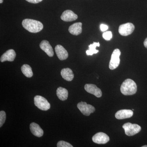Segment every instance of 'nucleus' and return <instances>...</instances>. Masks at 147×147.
Instances as JSON below:
<instances>
[{
    "label": "nucleus",
    "mask_w": 147,
    "mask_h": 147,
    "mask_svg": "<svg viewBox=\"0 0 147 147\" xmlns=\"http://www.w3.org/2000/svg\"><path fill=\"white\" fill-rule=\"evenodd\" d=\"M23 27L28 31L36 33L42 30L43 26L41 22L31 19H25L22 22Z\"/></svg>",
    "instance_id": "nucleus-1"
},
{
    "label": "nucleus",
    "mask_w": 147,
    "mask_h": 147,
    "mask_svg": "<svg viewBox=\"0 0 147 147\" xmlns=\"http://www.w3.org/2000/svg\"><path fill=\"white\" fill-rule=\"evenodd\" d=\"M120 90L121 92L124 95H132L137 92V86L133 80L127 79L122 84Z\"/></svg>",
    "instance_id": "nucleus-2"
},
{
    "label": "nucleus",
    "mask_w": 147,
    "mask_h": 147,
    "mask_svg": "<svg viewBox=\"0 0 147 147\" xmlns=\"http://www.w3.org/2000/svg\"><path fill=\"white\" fill-rule=\"evenodd\" d=\"M125 134L128 136H134L140 132L141 127L137 124H132L130 123H125L123 125Z\"/></svg>",
    "instance_id": "nucleus-3"
},
{
    "label": "nucleus",
    "mask_w": 147,
    "mask_h": 147,
    "mask_svg": "<svg viewBox=\"0 0 147 147\" xmlns=\"http://www.w3.org/2000/svg\"><path fill=\"white\" fill-rule=\"evenodd\" d=\"M35 105L40 110L47 111L50 109V104L47 99L41 96H36L34 98Z\"/></svg>",
    "instance_id": "nucleus-4"
},
{
    "label": "nucleus",
    "mask_w": 147,
    "mask_h": 147,
    "mask_svg": "<svg viewBox=\"0 0 147 147\" xmlns=\"http://www.w3.org/2000/svg\"><path fill=\"white\" fill-rule=\"evenodd\" d=\"M121 54L120 50L118 49H116L113 51L109 63V68L111 70L115 69L119 65Z\"/></svg>",
    "instance_id": "nucleus-5"
},
{
    "label": "nucleus",
    "mask_w": 147,
    "mask_h": 147,
    "mask_svg": "<svg viewBox=\"0 0 147 147\" xmlns=\"http://www.w3.org/2000/svg\"><path fill=\"white\" fill-rule=\"evenodd\" d=\"M77 108L84 115L88 116L95 111V108L92 105L88 104L85 102H81L77 104Z\"/></svg>",
    "instance_id": "nucleus-6"
},
{
    "label": "nucleus",
    "mask_w": 147,
    "mask_h": 147,
    "mask_svg": "<svg viewBox=\"0 0 147 147\" xmlns=\"http://www.w3.org/2000/svg\"><path fill=\"white\" fill-rule=\"evenodd\" d=\"M135 27L131 23H128L122 24L119 27V32L121 35L127 36L134 32Z\"/></svg>",
    "instance_id": "nucleus-7"
},
{
    "label": "nucleus",
    "mask_w": 147,
    "mask_h": 147,
    "mask_svg": "<svg viewBox=\"0 0 147 147\" xmlns=\"http://www.w3.org/2000/svg\"><path fill=\"white\" fill-rule=\"evenodd\" d=\"M92 139L94 143L99 144H106L110 141V138L108 135L102 132H98L95 134Z\"/></svg>",
    "instance_id": "nucleus-8"
},
{
    "label": "nucleus",
    "mask_w": 147,
    "mask_h": 147,
    "mask_svg": "<svg viewBox=\"0 0 147 147\" xmlns=\"http://www.w3.org/2000/svg\"><path fill=\"white\" fill-rule=\"evenodd\" d=\"M84 88L86 91L91 94H93L96 97L99 98L102 96L101 90L94 84H87L85 85Z\"/></svg>",
    "instance_id": "nucleus-9"
},
{
    "label": "nucleus",
    "mask_w": 147,
    "mask_h": 147,
    "mask_svg": "<svg viewBox=\"0 0 147 147\" xmlns=\"http://www.w3.org/2000/svg\"><path fill=\"white\" fill-rule=\"evenodd\" d=\"M61 19L66 22H70L75 21L78 18V16L74 13L72 11L67 10L65 11L61 16Z\"/></svg>",
    "instance_id": "nucleus-10"
},
{
    "label": "nucleus",
    "mask_w": 147,
    "mask_h": 147,
    "mask_svg": "<svg viewBox=\"0 0 147 147\" xmlns=\"http://www.w3.org/2000/svg\"><path fill=\"white\" fill-rule=\"evenodd\" d=\"M55 51L58 58L60 60H64L68 58V54L67 51L62 45H57L55 47Z\"/></svg>",
    "instance_id": "nucleus-11"
},
{
    "label": "nucleus",
    "mask_w": 147,
    "mask_h": 147,
    "mask_svg": "<svg viewBox=\"0 0 147 147\" xmlns=\"http://www.w3.org/2000/svg\"><path fill=\"white\" fill-rule=\"evenodd\" d=\"M40 47L49 57H53L54 56V51L53 47L47 40H42L40 44Z\"/></svg>",
    "instance_id": "nucleus-12"
},
{
    "label": "nucleus",
    "mask_w": 147,
    "mask_h": 147,
    "mask_svg": "<svg viewBox=\"0 0 147 147\" xmlns=\"http://www.w3.org/2000/svg\"><path fill=\"white\" fill-rule=\"evenodd\" d=\"M16 57V54L15 51L12 49L8 50L5 53H4L1 57V62L8 61H13Z\"/></svg>",
    "instance_id": "nucleus-13"
},
{
    "label": "nucleus",
    "mask_w": 147,
    "mask_h": 147,
    "mask_svg": "<svg viewBox=\"0 0 147 147\" xmlns=\"http://www.w3.org/2000/svg\"><path fill=\"white\" fill-rule=\"evenodd\" d=\"M133 115V111L130 110H119L115 114V117L117 119H124L129 118Z\"/></svg>",
    "instance_id": "nucleus-14"
},
{
    "label": "nucleus",
    "mask_w": 147,
    "mask_h": 147,
    "mask_svg": "<svg viewBox=\"0 0 147 147\" xmlns=\"http://www.w3.org/2000/svg\"><path fill=\"white\" fill-rule=\"evenodd\" d=\"M30 129L32 134L37 137H40L43 135V130L38 124L32 123L30 125Z\"/></svg>",
    "instance_id": "nucleus-15"
},
{
    "label": "nucleus",
    "mask_w": 147,
    "mask_h": 147,
    "mask_svg": "<svg viewBox=\"0 0 147 147\" xmlns=\"http://www.w3.org/2000/svg\"><path fill=\"white\" fill-rule=\"evenodd\" d=\"M82 23H76L71 25L68 29L69 32L70 34L74 35H78L82 33Z\"/></svg>",
    "instance_id": "nucleus-16"
},
{
    "label": "nucleus",
    "mask_w": 147,
    "mask_h": 147,
    "mask_svg": "<svg viewBox=\"0 0 147 147\" xmlns=\"http://www.w3.org/2000/svg\"><path fill=\"white\" fill-rule=\"evenodd\" d=\"M61 74L64 79L68 82H71L74 78L73 71L69 68H64L62 69Z\"/></svg>",
    "instance_id": "nucleus-17"
},
{
    "label": "nucleus",
    "mask_w": 147,
    "mask_h": 147,
    "mask_svg": "<svg viewBox=\"0 0 147 147\" xmlns=\"http://www.w3.org/2000/svg\"><path fill=\"white\" fill-rule=\"evenodd\" d=\"M57 95L60 100L64 101L68 98V91L65 88L59 87L57 90Z\"/></svg>",
    "instance_id": "nucleus-18"
},
{
    "label": "nucleus",
    "mask_w": 147,
    "mask_h": 147,
    "mask_svg": "<svg viewBox=\"0 0 147 147\" xmlns=\"http://www.w3.org/2000/svg\"><path fill=\"white\" fill-rule=\"evenodd\" d=\"M22 73L28 78H30L33 75L31 67L28 65L24 64L21 67Z\"/></svg>",
    "instance_id": "nucleus-19"
},
{
    "label": "nucleus",
    "mask_w": 147,
    "mask_h": 147,
    "mask_svg": "<svg viewBox=\"0 0 147 147\" xmlns=\"http://www.w3.org/2000/svg\"><path fill=\"white\" fill-rule=\"evenodd\" d=\"M100 43L99 42H94L92 44H90L89 45V50L86 51L87 55L92 56L94 54H96L99 52L98 50L96 49V47H99Z\"/></svg>",
    "instance_id": "nucleus-20"
},
{
    "label": "nucleus",
    "mask_w": 147,
    "mask_h": 147,
    "mask_svg": "<svg viewBox=\"0 0 147 147\" xmlns=\"http://www.w3.org/2000/svg\"><path fill=\"white\" fill-rule=\"evenodd\" d=\"M6 113L4 111L0 112V127H1L5 122L6 119Z\"/></svg>",
    "instance_id": "nucleus-21"
},
{
    "label": "nucleus",
    "mask_w": 147,
    "mask_h": 147,
    "mask_svg": "<svg viewBox=\"0 0 147 147\" xmlns=\"http://www.w3.org/2000/svg\"><path fill=\"white\" fill-rule=\"evenodd\" d=\"M57 146L58 147H73V146L68 142L63 141H61L58 142Z\"/></svg>",
    "instance_id": "nucleus-22"
},
{
    "label": "nucleus",
    "mask_w": 147,
    "mask_h": 147,
    "mask_svg": "<svg viewBox=\"0 0 147 147\" xmlns=\"http://www.w3.org/2000/svg\"><path fill=\"white\" fill-rule=\"evenodd\" d=\"M102 37L106 40H109L112 39L113 37V34L112 32L108 31L104 32L102 34Z\"/></svg>",
    "instance_id": "nucleus-23"
},
{
    "label": "nucleus",
    "mask_w": 147,
    "mask_h": 147,
    "mask_svg": "<svg viewBox=\"0 0 147 147\" xmlns=\"http://www.w3.org/2000/svg\"><path fill=\"white\" fill-rule=\"evenodd\" d=\"M108 27L107 25L105 24H102L100 26V29L102 32H105V31L108 30Z\"/></svg>",
    "instance_id": "nucleus-24"
},
{
    "label": "nucleus",
    "mask_w": 147,
    "mask_h": 147,
    "mask_svg": "<svg viewBox=\"0 0 147 147\" xmlns=\"http://www.w3.org/2000/svg\"><path fill=\"white\" fill-rule=\"evenodd\" d=\"M26 1L32 3L36 4L40 2L42 0H26Z\"/></svg>",
    "instance_id": "nucleus-25"
},
{
    "label": "nucleus",
    "mask_w": 147,
    "mask_h": 147,
    "mask_svg": "<svg viewBox=\"0 0 147 147\" xmlns=\"http://www.w3.org/2000/svg\"><path fill=\"white\" fill-rule=\"evenodd\" d=\"M144 44L145 47L147 49V38L144 41Z\"/></svg>",
    "instance_id": "nucleus-26"
},
{
    "label": "nucleus",
    "mask_w": 147,
    "mask_h": 147,
    "mask_svg": "<svg viewBox=\"0 0 147 147\" xmlns=\"http://www.w3.org/2000/svg\"><path fill=\"white\" fill-rule=\"evenodd\" d=\"M3 0H0V3H3Z\"/></svg>",
    "instance_id": "nucleus-27"
},
{
    "label": "nucleus",
    "mask_w": 147,
    "mask_h": 147,
    "mask_svg": "<svg viewBox=\"0 0 147 147\" xmlns=\"http://www.w3.org/2000/svg\"><path fill=\"white\" fill-rule=\"evenodd\" d=\"M142 147H147V145H145V146H142Z\"/></svg>",
    "instance_id": "nucleus-28"
}]
</instances>
